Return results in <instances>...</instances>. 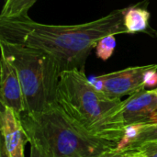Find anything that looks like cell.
<instances>
[{"instance_id": "obj_1", "label": "cell", "mask_w": 157, "mask_h": 157, "mask_svg": "<svg viewBox=\"0 0 157 157\" xmlns=\"http://www.w3.org/2000/svg\"><path fill=\"white\" fill-rule=\"evenodd\" d=\"M125 11L126 7L116 9L100 18L77 25L42 24L29 16L0 18V39L50 54L63 72L74 69L85 72L86 61L99 40L128 33Z\"/></svg>"}, {"instance_id": "obj_2", "label": "cell", "mask_w": 157, "mask_h": 157, "mask_svg": "<svg viewBox=\"0 0 157 157\" xmlns=\"http://www.w3.org/2000/svg\"><path fill=\"white\" fill-rule=\"evenodd\" d=\"M122 100L112 98L90 82L85 72L74 69L62 72L56 93V104L75 123L88 133L105 141L121 144L127 132L112 121Z\"/></svg>"}, {"instance_id": "obj_3", "label": "cell", "mask_w": 157, "mask_h": 157, "mask_svg": "<svg viewBox=\"0 0 157 157\" xmlns=\"http://www.w3.org/2000/svg\"><path fill=\"white\" fill-rule=\"evenodd\" d=\"M21 121L28 139L36 141L51 157H96L120 146L88 133L56 103L40 113H24Z\"/></svg>"}, {"instance_id": "obj_4", "label": "cell", "mask_w": 157, "mask_h": 157, "mask_svg": "<svg viewBox=\"0 0 157 157\" xmlns=\"http://www.w3.org/2000/svg\"><path fill=\"white\" fill-rule=\"evenodd\" d=\"M1 56L16 69L23 91L26 114H36L56 103L62 69L48 53L0 39Z\"/></svg>"}, {"instance_id": "obj_5", "label": "cell", "mask_w": 157, "mask_h": 157, "mask_svg": "<svg viewBox=\"0 0 157 157\" xmlns=\"http://www.w3.org/2000/svg\"><path fill=\"white\" fill-rule=\"evenodd\" d=\"M157 72V64L128 67L94 78V85L108 97L121 98L144 90Z\"/></svg>"}, {"instance_id": "obj_6", "label": "cell", "mask_w": 157, "mask_h": 157, "mask_svg": "<svg viewBox=\"0 0 157 157\" xmlns=\"http://www.w3.org/2000/svg\"><path fill=\"white\" fill-rule=\"evenodd\" d=\"M113 123L128 132L137 125L157 121V94L153 90H141L121 102L113 118Z\"/></svg>"}, {"instance_id": "obj_7", "label": "cell", "mask_w": 157, "mask_h": 157, "mask_svg": "<svg viewBox=\"0 0 157 157\" xmlns=\"http://www.w3.org/2000/svg\"><path fill=\"white\" fill-rule=\"evenodd\" d=\"M1 144L9 157H25V145L29 143L21 117L13 109L2 106Z\"/></svg>"}, {"instance_id": "obj_8", "label": "cell", "mask_w": 157, "mask_h": 157, "mask_svg": "<svg viewBox=\"0 0 157 157\" xmlns=\"http://www.w3.org/2000/svg\"><path fill=\"white\" fill-rule=\"evenodd\" d=\"M0 101L2 106L13 109L20 117L26 111L23 91L17 73L3 56L0 59Z\"/></svg>"}, {"instance_id": "obj_9", "label": "cell", "mask_w": 157, "mask_h": 157, "mask_svg": "<svg viewBox=\"0 0 157 157\" xmlns=\"http://www.w3.org/2000/svg\"><path fill=\"white\" fill-rule=\"evenodd\" d=\"M144 4V1L137 5L126 7L124 15V25L128 33L133 34L137 32H144L153 35V33H151L153 29L149 26L150 13L145 8V6H143Z\"/></svg>"}, {"instance_id": "obj_10", "label": "cell", "mask_w": 157, "mask_h": 157, "mask_svg": "<svg viewBox=\"0 0 157 157\" xmlns=\"http://www.w3.org/2000/svg\"><path fill=\"white\" fill-rule=\"evenodd\" d=\"M150 141H157V122L145 123L130 128L126 138L121 145L136 149L141 144Z\"/></svg>"}, {"instance_id": "obj_11", "label": "cell", "mask_w": 157, "mask_h": 157, "mask_svg": "<svg viewBox=\"0 0 157 157\" xmlns=\"http://www.w3.org/2000/svg\"><path fill=\"white\" fill-rule=\"evenodd\" d=\"M38 0H5L0 18H15L29 16V10Z\"/></svg>"}, {"instance_id": "obj_12", "label": "cell", "mask_w": 157, "mask_h": 157, "mask_svg": "<svg viewBox=\"0 0 157 157\" xmlns=\"http://www.w3.org/2000/svg\"><path fill=\"white\" fill-rule=\"evenodd\" d=\"M115 36L116 35H109L98 40L96 46V53L101 60L106 61L113 54L116 47Z\"/></svg>"}, {"instance_id": "obj_13", "label": "cell", "mask_w": 157, "mask_h": 157, "mask_svg": "<svg viewBox=\"0 0 157 157\" xmlns=\"http://www.w3.org/2000/svg\"><path fill=\"white\" fill-rule=\"evenodd\" d=\"M140 154L138 149L120 145L116 148L108 150L96 157H135Z\"/></svg>"}, {"instance_id": "obj_14", "label": "cell", "mask_w": 157, "mask_h": 157, "mask_svg": "<svg viewBox=\"0 0 157 157\" xmlns=\"http://www.w3.org/2000/svg\"><path fill=\"white\" fill-rule=\"evenodd\" d=\"M144 157H157V141H150L141 144L137 148Z\"/></svg>"}, {"instance_id": "obj_15", "label": "cell", "mask_w": 157, "mask_h": 157, "mask_svg": "<svg viewBox=\"0 0 157 157\" xmlns=\"http://www.w3.org/2000/svg\"><path fill=\"white\" fill-rule=\"evenodd\" d=\"M29 143L30 144V155L29 157H51L36 141L29 139Z\"/></svg>"}, {"instance_id": "obj_16", "label": "cell", "mask_w": 157, "mask_h": 157, "mask_svg": "<svg viewBox=\"0 0 157 157\" xmlns=\"http://www.w3.org/2000/svg\"><path fill=\"white\" fill-rule=\"evenodd\" d=\"M0 157H9L7 155L6 150H5V148H4V146L2 144L0 146Z\"/></svg>"}, {"instance_id": "obj_17", "label": "cell", "mask_w": 157, "mask_h": 157, "mask_svg": "<svg viewBox=\"0 0 157 157\" xmlns=\"http://www.w3.org/2000/svg\"><path fill=\"white\" fill-rule=\"evenodd\" d=\"M135 157H144V156H143V155H142V154L140 153V154H139V155H138L137 156H135Z\"/></svg>"}, {"instance_id": "obj_18", "label": "cell", "mask_w": 157, "mask_h": 157, "mask_svg": "<svg viewBox=\"0 0 157 157\" xmlns=\"http://www.w3.org/2000/svg\"><path fill=\"white\" fill-rule=\"evenodd\" d=\"M154 91H155V93L157 94V87H156V88H155V89H154Z\"/></svg>"}, {"instance_id": "obj_19", "label": "cell", "mask_w": 157, "mask_h": 157, "mask_svg": "<svg viewBox=\"0 0 157 157\" xmlns=\"http://www.w3.org/2000/svg\"><path fill=\"white\" fill-rule=\"evenodd\" d=\"M155 122H157V121H155Z\"/></svg>"}]
</instances>
